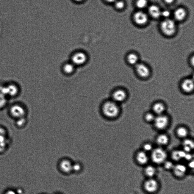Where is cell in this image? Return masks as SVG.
I'll return each instance as SVG.
<instances>
[{"label":"cell","instance_id":"1","mask_svg":"<svg viewBox=\"0 0 194 194\" xmlns=\"http://www.w3.org/2000/svg\"><path fill=\"white\" fill-rule=\"evenodd\" d=\"M101 112L106 118L112 119L116 117L120 112L117 103L113 100L104 101L101 106Z\"/></svg>","mask_w":194,"mask_h":194},{"label":"cell","instance_id":"2","mask_svg":"<svg viewBox=\"0 0 194 194\" xmlns=\"http://www.w3.org/2000/svg\"><path fill=\"white\" fill-rule=\"evenodd\" d=\"M19 92V89L14 84H10L7 85H0V92L8 97H15Z\"/></svg>","mask_w":194,"mask_h":194},{"label":"cell","instance_id":"3","mask_svg":"<svg viewBox=\"0 0 194 194\" xmlns=\"http://www.w3.org/2000/svg\"><path fill=\"white\" fill-rule=\"evenodd\" d=\"M161 28L165 34L171 36L173 35L176 31V25L173 20L168 19L162 22Z\"/></svg>","mask_w":194,"mask_h":194},{"label":"cell","instance_id":"4","mask_svg":"<svg viewBox=\"0 0 194 194\" xmlns=\"http://www.w3.org/2000/svg\"><path fill=\"white\" fill-rule=\"evenodd\" d=\"M167 158V154L162 148H157L153 150L151 154V159L155 164H159L165 162Z\"/></svg>","mask_w":194,"mask_h":194},{"label":"cell","instance_id":"5","mask_svg":"<svg viewBox=\"0 0 194 194\" xmlns=\"http://www.w3.org/2000/svg\"><path fill=\"white\" fill-rule=\"evenodd\" d=\"M10 113L13 117L18 119L25 117L26 110L23 106L19 104H15L10 108Z\"/></svg>","mask_w":194,"mask_h":194},{"label":"cell","instance_id":"6","mask_svg":"<svg viewBox=\"0 0 194 194\" xmlns=\"http://www.w3.org/2000/svg\"><path fill=\"white\" fill-rule=\"evenodd\" d=\"M154 122L156 128L157 129L162 130L167 127L169 120L167 116L161 115L155 118Z\"/></svg>","mask_w":194,"mask_h":194},{"label":"cell","instance_id":"7","mask_svg":"<svg viewBox=\"0 0 194 194\" xmlns=\"http://www.w3.org/2000/svg\"><path fill=\"white\" fill-rule=\"evenodd\" d=\"M8 143L7 133L4 128L0 127V152L6 149Z\"/></svg>","mask_w":194,"mask_h":194},{"label":"cell","instance_id":"8","mask_svg":"<svg viewBox=\"0 0 194 194\" xmlns=\"http://www.w3.org/2000/svg\"><path fill=\"white\" fill-rule=\"evenodd\" d=\"M159 187L158 183L156 180L150 179L145 182L144 188L146 191L149 193H154L157 191Z\"/></svg>","mask_w":194,"mask_h":194},{"label":"cell","instance_id":"9","mask_svg":"<svg viewBox=\"0 0 194 194\" xmlns=\"http://www.w3.org/2000/svg\"><path fill=\"white\" fill-rule=\"evenodd\" d=\"M133 18L135 23L140 25H145L148 20V16L147 14L142 11L135 13Z\"/></svg>","mask_w":194,"mask_h":194},{"label":"cell","instance_id":"10","mask_svg":"<svg viewBox=\"0 0 194 194\" xmlns=\"http://www.w3.org/2000/svg\"><path fill=\"white\" fill-rule=\"evenodd\" d=\"M72 61L76 65H81L84 64L87 60V56L85 53L78 52L75 53L72 56Z\"/></svg>","mask_w":194,"mask_h":194},{"label":"cell","instance_id":"11","mask_svg":"<svg viewBox=\"0 0 194 194\" xmlns=\"http://www.w3.org/2000/svg\"><path fill=\"white\" fill-rule=\"evenodd\" d=\"M126 97L127 94L124 91L118 89L113 92L112 100L116 103L123 102L126 99Z\"/></svg>","mask_w":194,"mask_h":194},{"label":"cell","instance_id":"12","mask_svg":"<svg viewBox=\"0 0 194 194\" xmlns=\"http://www.w3.org/2000/svg\"><path fill=\"white\" fill-rule=\"evenodd\" d=\"M136 70L138 75L142 78H147L150 73V71L147 67L142 63L137 64Z\"/></svg>","mask_w":194,"mask_h":194},{"label":"cell","instance_id":"13","mask_svg":"<svg viewBox=\"0 0 194 194\" xmlns=\"http://www.w3.org/2000/svg\"><path fill=\"white\" fill-rule=\"evenodd\" d=\"M174 174L178 178L183 177L186 172V166L183 165L178 164L173 167Z\"/></svg>","mask_w":194,"mask_h":194},{"label":"cell","instance_id":"14","mask_svg":"<svg viewBox=\"0 0 194 194\" xmlns=\"http://www.w3.org/2000/svg\"><path fill=\"white\" fill-rule=\"evenodd\" d=\"M72 166L71 162L67 159L63 160L60 164V169L65 173H70L72 170Z\"/></svg>","mask_w":194,"mask_h":194},{"label":"cell","instance_id":"15","mask_svg":"<svg viewBox=\"0 0 194 194\" xmlns=\"http://www.w3.org/2000/svg\"><path fill=\"white\" fill-rule=\"evenodd\" d=\"M181 87L183 91L187 92H192L194 89V83L193 80L190 79H187L183 82Z\"/></svg>","mask_w":194,"mask_h":194},{"label":"cell","instance_id":"16","mask_svg":"<svg viewBox=\"0 0 194 194\" xmlns=\"http://www.w3.org/2000/svg\"><path fill=\"white\" fill-rule=\"evenodd\" d=\"M148 10L149 14L153 18H157L161 16V10L158 7L155 5H152L149 7Z\"/></svg>","mask_w":194,"mask_h":194},{"label":"cell","instance_id":"17","mask_svg":"<svg viewBox=\"0 0 194 194\" xmlns=\"http://www.w3.org/2000/svg\"><path fill=\"white\" fill-rule=\"evenodd\" d=\"M186 15V11L183 8H178L175 10L174 13V18L178 21H181L184 19Z\"/></svg>","mask_w":194,"mask_h":194},{"label":"cell","instance_id":"18","mask_svg":"<svg viewBox=\"0 0 194 194\" xmlns=\"http://www.w3.org/2000/svg\"><path fill=\"white\" fill-rule=\"evenodd\" d=\"M136 159L137 162L141 165H145L148 162V157L145 152L141 151L137 154Z\"/></svg>","mask_w":194,"mask_h":194},{"label":"cell","instance_id":"19","mask_svg":"<svg viewBox=\"0 0 194 194\" xmlns=\"http://www.w3.org/2000/svg\"><path fill=\"white\" fill-rule=\"evenodd\" d=\"M153 110L156 114L161 115L164 112L165 107L164 104L158 102L154 104L153 107Z\"/></svg>","mask_w":194,"mask_h":194},{"label":"cell","instance_id":"20","mask_svg":"<svg viewBox=\"0 0 194 194\" xmlns=\"http://www.w3.org/2000/svg\"><path fill=\"white\" fill-rule=\"evenodd\" d=\"M186 154L184 151H176L173 153L172 157L174 160L178 161L183 158H184Z\"/></svg>","mask_w":194,"mask_h":194},{"label":"cell","instance_id":"21","mask_svg":"<svg viewBox=\"0 0 194 194\" xmlns=\"http://www.w3.org/2000/svg\"><path fill=\"white\" fill-rule=\"evenodd\" d=\"M168 141L169 139L168 136L165 134L159 135L157 139V143L161 145H166L168 143Z\"/></svg>","mask_w":194,"mask_h":194},{"label":"cell","instance_id":"22","mask_svg":"<svg viewBox=\"0 0 194 194\" xmlns=\"http://www.w3.org/2000/svg\"><path fill=\"white\" fill-rule=\"evenodd\" d=\"M63 71L67 74H71L74 70V67L71 63H67L63 67Z\"/></svg>","mask_w":194,"mask_h":194},{"label":"cell","instance_id":"23","mask_svg":"<svg viewBox=\"0 0 194 194\" xmlns=\"http://www.w3.org/2000/svg\"><path fill=\"white\" fill-rule=\"evenodd\" d=\"M156 169L152 166H148L145 168V172L146 175L149 177H152L155 175Z\"/></svg>","mask_w":194,"mask_h":194},{"label":"cell","instance_id":"24","mask_svg":"<svg viewBox=\"0 0 194 194\" xmlns=\"http://www.w3.org/2000/svg\"><path fill=\"white\" fill-rule=\"evenodd\" d=\"M128 62L131 65L137 64L138 61V57L136 54L134 53H131L128 56Z\"/></svg>","mask_w":194,"mask_h":194},{"label":"cell","instance_id":"25","mask_svg":"<svg viewBox=\"0 0 194 194\" xmlns=\"http://www.w3.org/2000/svg\"><path fill=\"white\" fill-rule=\"evenodd\" d=\"M177 133L178 136L181 138H185L188 135V132L187 130L184 127H180L177 130Z\"/></svg>","mask_w":194,"mask_h":194},{"label":"cell","instance_id":"26","mask_svg":"<svg viewBox=\"0 0 194 194\" xmlns=\"http://www.w3.org/2000/svg\"><path fill=\"white\" fill-rule=\"evenodd\" d=\"M7 104V97L0 92V109L6 107Z\"/></svg>","mask_w":194,"mask_h":194},{"label":"cell","instance_id":"27","mask_svg":"<svg viewBox=\"0 0 194 194\" xmlns=\"http://www.w3.org/2000/svg\"><path fill=\"white\" fill-rule=\"evenodd\" d=\"M147 0H137L136 6L140 9H143L147 7Z\"/></svg>","mask_w":194,"mask_h":194},{"label":"cell","instance_id":"28","mask_svg":"<svg viewBox=\"0 0 194 194\" xmlns=\"http://www.w3.org/2000/svg\"><path fill=\"white\" fill-rule=\"evenodd\" d=\"M26 122V118L25 117H24L17 119L16 121V124L19 127H22L25 126Z\"/></svg>","mask_w":194,"mask_h":194},{"label":"cell","instance_id":"29","mask_svg":"<svg viewBox=\"0 0 194 194\" xmlns=\"http://www.w3.org/2000/svg\"><path fill=\"white\" fill-rule=\"evenodd\" d=\"M155 118V117L154 116V115L152 114L151 113H147L145 115V120L149 122L154 121Z\"/></svg>","mask_w":194,"mask_h":194},{"label":"cell","instance_id":"30","mask_svg":"<svg viewBox=\"0 0 194 194\" xmlns=\"http://www.w3.org/2000/svg\"><path fill=\"white\" fill-rule=\"evenodd\" d=\"M115 6L118 9H123L124 7V3L121 1H116L115 2Z\"/></svg>","mask_w":194,"mask_h":194},{"label":"cell","instance_id":"31","mask_svg":"<svg viewBox=\"0 0 194 194\" xmlns=\"http://www.w3.org/2000/svg\"><path fill=\"white\" fill-rule=\"evenodd\" d=\"M183 145L188 146L192 149L194 147V143L193 141L190 140H185L183 142Z\"/></svg>","mask_w":194,"mask_h":194},{"label":"cell","instance_id":"32","mask_svg":"<svg viewBox=\"0 0 194 194\" xmlns=\"http://www.w3.org/2000/svg\"><path fill=\"white\" fill-rule=\"evenodd\" d=\"M165 167L167 169H170L174 167V165L172 163L169 161L166 162L165 163Z\"/></svg>","mask_w":194,"mask_h":194},{"label":"cell","instance_id":"33","mask_svg":"<svg viewBox=\"0 0 194 194\" xmlns=\"http://www.w3.org/2000/svg\"><path fill=\"white\" fill-rule=\"evenodd\" d=\"M81 166L79 164H76L72 166V170L74 171L75 172H78L81 169Z\"/></svg>","mask_w":194,"mask_h":194},{"label":"cell","instance_id":"34","mask_svg":"<svg viewBox=\"0 0 194 194\" xmlns=\"http://www.w3.org/2000/svg\"><path fill=\"white\" fill-rule=\"evenodd\" d=\"M170 15V12L168 10H164L161 11V16H162L164 18H167Z\"/></svg>","mask_w":194,"mask_h":194},{"label":"cell","instance_id":"35","mask_svg":"<svg viewBox=\"0 0 194 194\" xmlns=\"http://www.w3.org/2000/svg\"><path fill=\"white\" fill-rule=\"evenodd\" d=\"M152 146L150 144H146L144 146L143 148L144 150L146 151H149L152 150Z\"/></svg>","mask_w":194,"mask_h":194},{"label":"cell","instance_id":"36","mask_svg":"<svg viewBox=\"0 0 194 194\" xmlns=\"http://www.w3.org/2000/svg\"><path fill=\"white\" fill-rule=\"evenodd\" d=\"M184 146V147H183V149H184V152H190V151H191L192 149L190 148V147L187 146Z\"/></svg>","mask_w":194,"mask_h":194},{"label":"cell","instance_id":"37","mask_svg":"<svg viewBox=\"0 0 194 194\" xmlns=\"http://www.w3.org/2000/svg\"><path fill=\"white\" fill-rule=\"evenodd\" d=\"M184 158L187 160H190L192 159V156L189 154H186Z\"/></svg>","mask_w":194,"mask_h":194},{"label":"cell","instance_id":"38","mask_svg":"<svg viewBox=\"0 0 194 194\" xmlns=\"http://www.w3.org/2000/svg\"><path fill=\"white\" fill-rule=\"evenodd\" d=\"M6 194H16L15 192L12 191V190H9L7 192Z\"/></svg>","mask_w":194,"mask_h":194},{"label":"cell","instance_id":"39","mask_svg":"<svg viewBox=\"0 0 194 194\" xmlns=\"http://www.w3.org/2000/svg\"><path fill=\"white\" fill-rule=\"evenodd\" d=\"M164 1L166 3L169 4V3H173V2L174 1V0H164Z\"/></svg>","mask_w":194,"mask_h":194},{"label":"cell","instance_id":"40","mask_svg":"<svg viewBox=\"0 0 194 194\" xmlns=\"http://www.w3.org/2000/svg\"><path fill=\"white\" fill-rule=\"evenodd\" d=\"M105 1L107 2L113 3L115 2L116 0H105Z\"/></svg>","mask_w":194,"mask_h":194},{"label":"cell","instance_id":"41","mask_svg":"<svg viewBox=\"0 0 194 194\" xmlns=\"http://www.w3.org/2000/svg\"><path fill=\"white\" fill-rule=\"evenodd\" d=\"M190 167L193 168L194 166V163L193 161L192 163H190Z\"/></svg>","mask_w":194,"mask_h":194},{"label":"cell","instance_id":"42","mask_svg":"<svg viewBox=\"0 0 194 194\" xmlns=\"http://www.w3.org/2000/svg\"><path fill=\"white\" fill-rule=\"evenodd\" d=\"M74 1L76 2H81L83 1V0H74Z\"/></svg>","mask_w":194,"mask_h":194}]
</instances>
